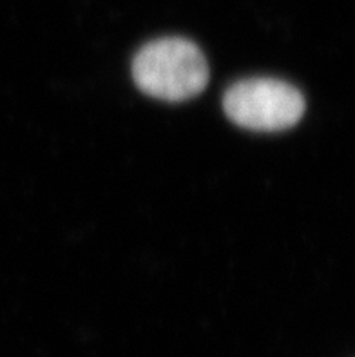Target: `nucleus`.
<instances>
[{
  "label": "nucleus",
  "instance_id": "f257e3e1",
  "mask_svg": "<svg viewBox=\"0 0 355 357\" xmlns=\"http://www.w3.org/2000/svg\"><path fill=\"white\" fill-rule=\"evenodd\" d=\"M133 78L145 95L165 102H183L207 87L209 66L194 42L169 36L149 42L136 53Z\"/></svg>",
  "mask_w": 355,
  "mask_h": 357
},
{
  "label": "nucleus",
  "instance_id": "f03ea898",
  "mask_svg": "<svg viewBox=\"0 0 355 357\" xmlns=\"http://www.w3.org/2000/svg\"><path fill=\"white\" fill-rule=\"evenodd\" d=\"M225 114L250 131L275 132L296 126L305 114V96L288 82L278 78H245L223 96Z\"/></svg>",
  "mask_w": 355,
  "mask_h": 357
}]
</instances>
